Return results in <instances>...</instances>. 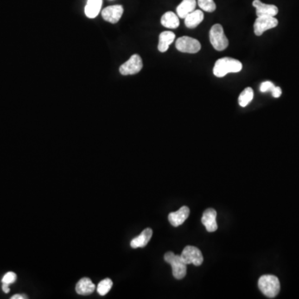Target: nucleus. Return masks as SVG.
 I'll use <instances>...</instances> for the list:
<instances>
[{
    "label": "nucleus",
    "instance_id": "4",
    "mask_svg": "<svg viewBox=\"0 0 299 299\" xmlns=\"http://www.w3.org/2000/svg\"><path fill=\"white\" fill-rule=\"evenodd\" d=\"M211 44L217 51H224L229 46V40L224 34V28L220 24H214L210 31Z\"/></svg>",
    "mask_w": 299,
    "mask_h": 299
},
{
    "label": "nucleus",
    "instance_id": "17",
    "mask_svg": "<svg viewBox=\"0 0 299 299\" xmlns=\"http://www.w3.org/2000/svg\"><path fill=\"white\" fill-rule=\"evenodd\" d=\"M103 5V0H87L85 14L89 19H94L99 14Z\"/></svg>",
    "mask_w": 299,
    "mask_h": 299
},
{
    "label": "nucleus",
    "instance_id": "23",
    "mask_svg": "<svg viewBox=\"0 0 299 299\" xmlns=\"http://www.w3.org/2000/svg\"><path fill=\"white\" fill-rule=\"evenodd\" d=\"M17 279V275L14 274V272H8L3 276L2 278V282L3 283H7V284H11L14 283Z\"/></svg>",
    "mask_w": 299,
    "mask_h": 299
},
{
    "label": "nucleus",
    "instance_id": "15",
    "mask_svg": "<svg viewBox=\"0 0 299 299\" xmlns=\"http://www.w3.org/2000/svg\"><path fill=\"white\" fill-rule=\"evenodd\" d=\"M175 34L171 31H165L161 33L159 37V44H158V50L161 53H165L169 49L170 45L174 41Z\"/></svg>",
    "mask_w": 299,
    "mask_h": 299
},
{
    "label": "nucleus",
    "instance_id": "19",
    "mask_svg": "<svg viewBox=\"0 0 299 299\" xmlns=\"http://www.w3.org/2000/svg\"><path fill=\"white\" fill-rule=\"evenodd\" d=\"M161 24L167 28L175 29L180 26V20H179L178 15L174 14L173 12H167L164 14L161 18Z\"/></svg>",
    "mask_w": 299,
    "mask_h": 299
},
{
    "label": "nucleus",
    "instance_id": "16",
    "mask_svg": "<svg viewBox=\"0 0 299 299\" xmlns=\"http://www.w3.org/2000/svg\"><path fill=\"white\" fill-rule=\"evenodd\" d=\"M196 0H183L176 8L178 17L180 19H186L188 14L195 10Z\"/></svg>",
    "mask_w": 299,
    "mask_h": 299
},
{
    "label": "nucleus",
    "instance_id": "12",
    "mask_svg": "<svg viewBox=\"0 0 299 299\" xmlns=\"http://www.w3.org/2000/svg\"><path fill=\"white\" fill-rule=\"evenodd\" d=\"M190 214V209L187 206H183L180 210L175 212H172L168 216L170 223L174 227H178L186 221Z\"/></svg>",
    "mask_w": 299,
    "mask_h": 299
},
{
    "label": "nucleus",
    "instance_id": "21",
    "mask_svg": "<svg viewBox=\"0 0 299 299\" xmlns=\"http://www.w3.org/2000/svg\"><path fill=\"white\" fill-rule=\"evenodd\" d=\"M112 285H113V282L110 278H105L98 283L97 293L101 296H105L106 294H107L108 292L111 290Z\"/></svg>",
    "mask_w": 299,
    "mask_h": 299
},
{
    "label": "nucleus",
    "instance_id": "8",
    "mask_svg": "<svg viewBox=\"0 0 299 299\" xmlns=\"http://www.w3.org/2000/svg\"><path fill=\"white\" fill-rule=\"evenodd\" d=\"M278 21L277 19L272 16L257 17L255 20L254 28L256 36H261L265 31L277 27Z\"/></svg>",
    "mask_w": 299,
    "mask_h": 299
},
{
    "label": "nucleus",
    "instance_id": "27",
    "mask_svg": "<svg viewBox=\"0 0 299 299\" xmlns=\"http://www.w3.org/2000/svg\"><path fill=\"white\" fill-rule=\"evenodd\" d=\"M2 288H3V291L5 294L9 293V287H8V284H7V283H3Z\"/></svg>",
    "mask_w": 299,
    "mask_h": 299
},
{
    "label": "nucleus",
    "instance_id": "9",
    "mask_svg": "<svg viewBox=\"0 0 299 299\" xmlns=\"http://www.w3.org/2000/svg\"><path fill=\"white\" fill-rule=\"evenodd\" d=\"M123 11L124 9L122 5L109 6L107 8L103 9L102 12V16H103V20H106L107 22L116 23L121 20Z\"/></svg>",
    "mask_w": 299,
    "mask_h": 299
},
{
    "label": "nucleus",
    "instance_id": "2",
    "mask_svg": "<svg viewBox=\"0 0 299 299\" xmlns=\"http://www.w3.org/2000/svg\"><path fill=\"white\" fill-rule=\"evenodd\" d=\"M258 288L264 296L274 299L279 293V280L274 275H263L258 279Z\"/></svg>",
    "mask_w": 299,
    "mask_h": 299
},
{
    "label": "nucleus",
    "instance_id": "14",
    "mask_svg": "<svg viewBox=\"0 0 299 299\" xmlns=\"http://www.w3.org/2000/svg\"><path fill=\"white\" fill-rule=\"evenodd\" d=\"M95 290V285L88 278H83L78 281L76 285V292L79 295L86 296L92 294Z\"/></svg>",
    "mask_w": 299,
    "mask_h": 299
},
{
    "label": "nucleus",
    "instance_id": "26",
    "mask_svg": "<svg viewBox=\"0 0 299 299\" xmlns=\"http://www.w3.org/2000/svg\"><path fill=\"white\" fill-rule=\"evenodd\" d=\"M12 299H28V297L26 296V295H20V294H16V295H14V296L12 297Z\"/></svg>",
    "mask_w": 299,
    "mask_h": 299
},
{
    "label": "nucleus",
    "instance_id": "11",
    "mask_svg": "<svg viewBox=\"0 0 299 299\" xmlns=\"http://www.w3.org/2000/svg\"><path fill=\"white\" fill-rule=\"evenodd\" d=\"M217 213L214 209H207L203 214L201 222L205 225L208 232H214L218 229V224L216 222Z\"/></svg>",
    "mask_w": 299,
    "mask_h": 299
},
{
    "label": "nucleus",
    "instance_id": "1",
    "mask_svg": "<svg viewBox=\"0 0 299 299\" xmlns=\"http://www.w3.org/2000/svg\"><path fill=\"white\" fill-rule=\"evenodd\" d=\"M242 68H243V64L237 59L223 58L216 61L213 72L217 78H224V76H226L229 73L240 72Z\"/></svg>",
    "mask_w": 299,
    "mask_h": 299
},
{
    "label": "nucleus",
    "instance_id": "24",
    "mask_svg": "<svg viewBox=\"0 0 299 299\" xmlns=\"http://www.w3.org/2000/svg\"><path fill=\"white\" fill-rule=\"evenodd\" d=\"M274 87H275V85H274V83H272V82H269V81H267V82H263L261 84L260 91H262V92L271 91L272 92Z\"/></svg>",
    "mask_w": 299,
    "mask_h": 299
},
{
    "label": "nucleus",
    "instance_id": "22",
    "mask_svg": "<svg viewBox=\"0 0 299 299\" xmlns=\"http://www.w3.org/2000/svg\"><path fill=\"white\" fill-rule=\"evenodd\" d=\"M198 5L202 10L208 13L215 11L216 4L214 0H198Z\"/></svg>",
    "mask_w": 299,
    "mask_h": 299
},
{
    "label": "nucleus",
    "instance_id": "10",
    "mask_svg": "<svg viewBox=\"0 0 299 299\" xmlns=\"http://www.w3.org/2000/svg\"><path fill=\"white\" fill-rule=\"evenodd\" d=\"M253 6L256 8V14L257 17L272 16L277 15L278 8L277 6L273 4H266L261 2L260 0H255Z\"/></svg>",
    "mask_w": 299,
    "mask_h": 299
},
{
    "label": "nucleus",
    "instance_id": "5",
    "mask_svg": "<svg viewBox=\"0 0 299 299\" xmlns=\"http://www.w3.org/2000/svg\"><path fill=\"white\" fill-rule=\"evenodd\" d=\"M175 47L181 53H196L201 49V44L197 39L184 36L175 42Z\"/></svg>",
    "mask_w": 299,
    "mask_h": 299
},
{
    "label": "nucleus",
    "instance_id": "25",
    "mask_svg": "<svg viewBox=\"0 0 299 299\" xmlns=\"http://www.w3.org/2000/svg\"><path fill=\"white\" fill-rule=\"evenodd\" d=\"M272 95H273V97H275V98L281 97V95H282V90H281L279 86H275V87H274V90L272 91Z\"/></svg>",
    "mask_w": 299,
    "mask_h": 299
},
{
    "label": "nucleus",
    "instance_id": "13",
    "mask_svg": "<svg viewBox=\"0 0 299 299\" xmlns=\"http://www.w3.org/2000/svg\"><path fill=\"white\" fill-rule=\"evenodd\" d=\"M152 235L153 231L151 229H150V228L145 229L140 235L133 238L132 240L130 241V247L133 249L144 248L149 243V241L152 237Z\"/></svg>",
    "mask_w": 299,
    "mask_h": 299
},
{
    "label": "nucleus",
    "instance_id": "3",
    "mask_svg": "<svg viewBox=\"0 0 299 299\" xmlns=\"http://www.w3.org/2000/svg\"><path fill=\"white\" fill-rule=\"evenodd\" d=\"M164 259L171 265L172 274L176 279H182L185 278L187 273V264L183 261L180 255H174L173 252L166 253Z\"/></svg>",
    "mask_w": 299,
    "mask_h": 299
},
{
    "label": "nucleus",
    "instance_id": "6",
    "mask_svg": "<svg viewBox=\"0 0 299 299\" xmlns=\"http://www.w3.org/2000/svg\"><path fill=\"white\" fill-rule=\"evenodd\" d=\"M180 257L187 265L193 264L194 266H200L204 260L202 253L194 246H186L181 253Z\"/></svg>",
    "mask_w": 299,
    "mask_h": 299
},
{
    "label": "nucleus",
    "instance_id": "7",
    "mask_svg": "<svg viewBox=\"0 0 299 299\" xmlns=\"http://www.w3.org/2000/svg\"><path fill=\"white\" fill-rule=\"evenodd\" d=\"M142 67H143V63L141 57L137 54H134L130 57L128 61L120 66V72L124 76L136 74L141 72Z\"/></svg>",
    "mask_w": 299,
    "mask_h": 299
},
{
    "label": "nucleus",
    "instance_id": "18",
    "mask_svg": "<svg viewBox=\"0 0 299 299\" xmlns=\"http://www.w3.org/2000/svg\"><path fill=\"white\" fill-rule=\"evenodd\" d=\"M204 20V14L201 10H194L188 14L185 19V24L189 28H196Z\"/></svg>",
    "mask_w": 299,
    "mask_h": 299
},
{
    "label": "nucleus",
    "instance_id": "20",
    "mask_svg": "<svg viewBox=\"0 0 299 299\" xmlns=\"http://www.w3.org/2000/svg\"><path fill=\"white\" fill-rule=\"evenodd\" d=\"M254 99V91L251 87H246L244 91L241 92L238 97V104L242 107H245L251 103V101Z\"/></svg>",
    "mask_w": 299,
    "mask_h": 299
}]
</instances>
